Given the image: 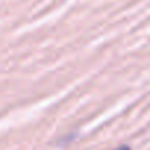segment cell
<instances>
[{"label":"cell","mask_w":150,"mask_h":150,"mask_svg":"<svg viewBox=\"0 0 150 150\" xmlns=\"http://www.w3.org/2000/svg\"><path fill=\"white\" fill-rule=\"evenodd\" d=\"M116 150H129V147H128V146H122V147H119V149H116Z\"/></svg>","instance_id":"cell-1"}]
</instances>
